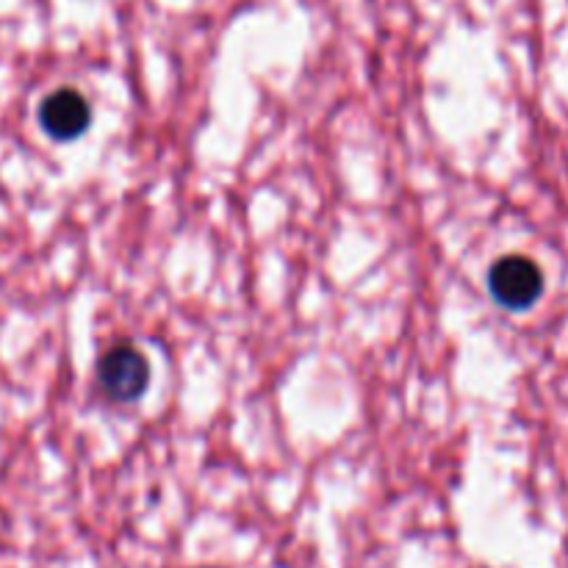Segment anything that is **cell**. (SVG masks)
<instances>
[{
	"instance_id": "1",
	"label": "cell",
	"mask_w": 568,
	"mask_h": 568,
	"mask_svg": "<svg viewBox=\"0 0 568 568\" xmlns=\"http://www.w3.org/2000/svg\"><path fill=\"white\" fill-rule=\"evenodd\" d=\"M488 292L503 308L527 311L544 294V272L527 255H505L488 272Z\"/></svg>"
},
{
	"instance_id": "2",
	"label": "cell",
	"mask_w": 568,
	"mask_h": 568,
	"mask_svg": "<svg viewBox=\"0 0 568 568\" xmlns=\"http://www.w3.org/2000/svg\"><path fill=\"white\" fill-rule=\"evenodd\" d=\"M150 364L136 347L116 344L98 361V386L114 403H133L148 392Z\"/></svg>"
},
{
	"instance_id": "3",
	"label": "cell",
	"mask_w": 568,
	"mask_h": 568,
	"mask_svg": "<svg viewBox=\"0 0 568 568\" xmlns=\"http://www.w3.org/2000/svg\"><path fill=\"white\" fill-rule=\"evenodd\" d=\"M92 122V105L78 89H55L39 105V125L55 142H72L83 136Z\"/></svg>"
}]
</instances>
